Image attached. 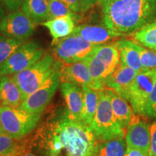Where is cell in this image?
<instances>
[{"instance_id":"24","label":"cell","mask_w":156,"mask_h":156,"mask_svg":"<svg viewBox=\"0 0 156 156\" xmlns=\"http://www.w3.org/2000/svg\"><path fill=\"white\" fill-rule=\"evenodd\" d=\"M133 38L144 47L156 51V20L135 31Z\"/></svg>"},{"instance_id":"28","label":"cell","mask_w":156,"mask_h":156,"mask_svg":"<svg viewBox=\"0 0 156 156\" xmlns=\"http://www.w3.org/2000/svg\"><path fill=\"white\" fill-rule=\"evenodd\" d=\"M17 147L15 139L5 133L0 134V156H12Z\"/></svg>"},{"instance_id":"2","label":"cell","mask_w":156,"mask_h":156,"mask_svg":"<svg viewBox=\"0 0 156 156\" xmlns=\"http://www.w3.org/2000/svg\"><path fill=\"white\" fill-rule=\"evenodd\" d=\"M103 24L111 30L130 34L155 20L156 0H106Z\"/></svg>"},{"instance_id":"20","label":"cell","mask_w":156,"mask_h":156,"mask_svg":"<svg viewBox=\"0 0 156 156\" xmlns=\"http://www.w3.org/2000/svg\"><path fill=\"white\" fill-rule=\"evenodd\" d=\"M83 92V110L81 116V122L90 126L96 114L100 92L87 87H82Z\"/></svg>"},{"instance_id":"33","label":"cell","mask_w":156,"mask_h":156,"mask_svg":"<svg viewBox=\"0 0 156 156\" xmlns=\"http://www.w3.org/2000/svg\"><path fill=\"white\" fill-rule=\"evenodd\" d=\"M80 5L81 12H85L90 9L92 8L98 0H79Z\"/></svg>"},{"instance_id":"15","label":"cell","mask_w":156,"mask_h":156,"mask_svg":"<svg viewBox=\"0 0 156 156\" xmlns=\"http://www.w3.org/2000/svg\"><path fill=\"white\" fill-rule=\"evenodd\" d=\"M73 34L77 35L85 39L87 42L95 46L106 44L107 43L124 36L102 25H81L75 27Z\"/></svg>"},{"instance_id":"23","label":"cell","mask_w":156,"mask_h":156,"mask_svg":"<svg viewBox=\"0 0 156 156\" xmlns=\"http://www.w3.org/2000/svg\"><path fill=\"white\" fill-rule=\"evenodd\" d=\"M126 147V140L122 137L99 142L95 156H124Z\"/></svg>"},{"instance_id":"19","label":"cell","mask_w":156,"mask_h":156,"mask_svg":"<svg viewBox=\"0 0 156 156\" xmlns=\"http://www.w3.org/2000/svg\"><path fill=\"white\" fill-rule=\"evenodd\" d=\"M117 44L120 55V63L137 72L142 71L138 44L129 40L118 41Z\"/></svg>"},{"instance_id":"11","label":"cell","mask_w":156,"mask_h":156,"mask_svg":"<svg viewBox=\"0 0 156 156\" xmlns=\"http://www.w3.org/2000/svg\"><path fill=\"white\" fill-rule=\"evenodd\" d=\"M36 26V23L23 11H12L0 20V34L25 41L34 34Z\"/></svg>"},{"instance_id":"5","label":"cell","mask_w":156,"mask_h":156,"mask_svg":"<svg viewBox=\"0 0 156 156\" xmlns=\"http://www.w3.org/2000/svg\"><path fill=\"white\" fill-rule=\"evenodd\" d=\"M58 64V60L55 61L54 56L47 53L28 69L10 75L22 93L23 101L41 86Z\"/></svg>"},{"instance_id":"14","label":"cell","mask_w":156,"mask_h":156,"mask_svg":"<svg viewBox=\"0 0 156 156\" xmlns=\"http://www.w3.org/2000/svg\"><path fill=\"white\" fill-rule=\"evenodd\" d=\"M60 90L66 106V114L70 119L81 122L83 110V92L81 87L70 83H62Z\"/></svg>"},{"instance_id":"16","label":"cell","mask_w":156,"mask_h":156,"mask_svg":"<svg viewBox=\"0 0 156 156\" xmlns=\"http://www.w3.org/2000/svg\"><path fill=\"white\" fill-rule=\"evenodd\" d=\"M139 72L120 63L114 73L108 78L105 87L112 89L125 98L132 82Z\"/></svg>"},{"instance_id":"25","label":"cell","mask_w":156,"mask_h":156,"mask_svg":"<svg viewBox=\"0 0 156 156\" xmlns=\"http://www.w3.org/2000/svg\"><path fill=\"white\" fill-rule=\"evenodd\" d=\"M24 42L5 36H0V64L6 61Z\"/></svg>"},{"instance_id":"9","label":"cell","mask_w":156,"mask_h":156,"mask_svg":"<svg viewBox=\"0 0 156 156\" xmlns=\"http://www.w3.org/2000/svg\"><path fill=\"white\" fill-rule=\"evenodd\" d=\"M62 64H63L62 62L58 60L57 67L49 77L44 82L41 86L23 101L20 106V108L32 114H41L61 85L60 71Z\"/></svg>"},{"instance_id":"10","label":"cell","mask_w":156,"mask_h":156,"mask_svg":"<svg viewBox=\"0 0 156 156\" xmlns=\"http://www.w3.org/2000/svg\"><path fill=\"white\" fill-rule=\"evenodd\" d=\"M156 81V69L142 70L132 82L125 99L131 104L134 114L146 116L148 98Z\"/></svg>"},{"instance_id":"1","label":"cell","mask_w":156,"mask_h":156,"mask_svg":"<svg viewBox=\"0 0 156 156\" xmlns=\"http://www.w3.org/2000/svg\"><path fill=\"white\" fill-rule=\"evenodd\" d=\"M43 156H95L99 141L90 126L70 119L64 112L37 134Z\"/></svg>"},{"instance_id":"13","label":"cell","mask_w":156,"mask_h":156,"mask_svg":"<svg viewBox=\"0 0 156 156\" xmlns=\"http://www.w3.org/2000/svg\"><path fill=\"white\" fill-rule=\"evenodd\" d=\"M60 77L62 83H73L81 87H87L94 90H101L91 77L85 60L71 64H62Z\"/></svg>"},{"instance_id":"31","label":"cell","mask_w":156,"mask_h":156,"mask_svg":"<svg viewBox=\"0 0 156 156\" xmlns=\"http://www.w3.org/2000/svg\"><path fill=\"white\" fill-rule=\"evenodd\" d=\"M8 10L16 11L23 5L25 0H0Z\"/></svg>"},{"instance_id":"27","label":"cell","mask_w":156,"mask_h":156,"mask_svg":"<svg viewBox=\"0 0 156 156\" xmlns=\"http://www.w3.org/2000/svg\"><path fill=\"white\" fill-rule=\"evenodd\" d=\"M142 70L156 69V51L138 44Z\"/></svg>"},{"instance_id":"6","label":"cell","mask_w":156,"mask_h":156,"mask_svg":"<svg viewBox=\"0 0 156 156\" xmlns=\"http://www.w3.org/2000/svg\"><path fill=\"white\" fill-rule=\"evenodd\" d=\"M41 114H32L18 108L0 106V124L4 132L15 140L30 134L36 128Z\"/></svg>"},{"instance_id":"4","label":"cell","mask_w":156,"mask_h":156,"mask_svg":"<svg viewBox=\"0 0 156 156\" xmlns=\"http://www.w3.org/2000/svg\"><path fill=\"white\" fill-rule=\"evenodd\" d=\"M100 92V101L95 116L90 125L99 142L114 138H124L126 130L121 127L114 117L111 102L109 88L105 87Z\"/></svg>"},{"instance_id":"37","label":"cell","mask_w":156,"mask_h":156,"mask_svg":"<svg viewBox=\"0 0 156 156\" xmlns=\"http://www.w3.org/2000/svg\"><path fill=\"white\" fill-rule=\"evenodd\" d=\"M3 133H5V132H4L3 129H2V127L1 124H0V134H3Z\"/></svg>"},{"instance_id":"35","label":"cell","mask_w":156,"mask_h":156,"mask_svg":"<svg viewBox=\"0 0 156 156\" xmlns=\"http://www.w3.org/2000/svg\"><path fill=\"white\" fill-rule=\"evenodd\" d=\"M14 156H37V155H35L34 153H31V152H24V153H22V155H21V153H20V151H18Z\"/></svg>"},{"instance_id":"21","label":"cell","mask_w":156,"mask_h":156,"mask_svg":"<svg viewBox=\"0 0 156 156\" xmlns=\"http://www.w3.org/2000/svg\"><path fill=\"white\" fill-rule=\"evenodd\" d=\"M42 25L48 28L54 41L69 36L75 30V22L72 17L64 16L46 21Z\"/></svg>"},{"instance_id":"3","label":"cell","mask_w":156,"mask_h":156,"mask_svg":"<svg viewBox=\"0 0 156 156\" xmlns=\"http://www.w3.org/2000/svg\"><path fill=\"white\" fill-rule=\"evenodd\" d=\"M85 61L93 80L102 90L106 81L120 64L117 41L97 46Z\"/></svg>"},{"instance_id":"32","label":"cell","mask_w":156,"mask_h":156,"mask_svg":"<svg viewBox=\"0 0 156 156\" xmlns=\"http://www.w3.org/2000/svg\"><path fill=\"white\" fill-rule=\"evenodd\" d=\"M74 13L81 12L79 0H62Z\"/></svg>"},{"instance_id":"36","label":"cell","mask_w":156,"mask_h":156,"mask_svg":"<svg viewBox=\"0 0 156 156\" xmlns=\"http://www.w3.org/2000/svg\"><path fill=\"white\" fill-rule=\"evenodd\" d=\"M3 4L0 1V20L5 15V9H4Z\"/></svg>"},{"instance_id":"30","label":"cell","mask_w":156,"mask_h":156,"mask_svg":"<svg viewBox=\"0 0 156 156\" xmlns=\"http://www.w3.org/2000/svg\"><path fill=\"white\" fill-rule=\"evenodd\" d=\"M151 146H150L148 156H156V122L151 126Z\"/></svg>"},{"instance_id":"8","label":"cell","mask_w":156,"mask_h":156,"mask_svg":"<svg viewBox=\"0 0 156 156\" xmlns=\"http://www.w3.org/2000/svg\"><path fill=\"white\" fill-rule=\"evenodd\" d=\"M44 54V50L34 41L24 42L6 61L0 64V75H12L28 69Z\"/></svg>"},{"instance_id":"7","label":"cell","mask_w":156,"mask_h":156,"mask_svg":"<svg viewBox=\"0 0 156 156\" xmlns=\"http://www.w3.org/2000/svg\"><path fill=\"white\" fill-rule=\"evenodd\" d=\"M52 46L54 56L66 64L85 60L97 46L73 34L59 40H54Z\"/></svg>"},{"instance_id":"22","label":"cell","mask_w":156,"mask_h":156,"mask_svg":"<svg viewBox=\"0 0 156 156\" xmlns=\"http://www.w3.org/2000/svg\"><path fill=\"white\" fill-rule=\"evenodd\" d=\"M22 11L36 23H41L49 20L48 0H25Z\"/></svg>"},{"instance_id":"18","label":"cell","mask_w":156,"mask_h":156,"mask_svg":"<svg viewBox=\"0 0 156 156\" xmlns=\"http://www.w3.org/2000/svg\"><path fill=\"white\" fill-rule=\"evenodd\" d=\"M109 92L115 119L121 127L126 130L134 115L133 109L124 98L121 96L112 89H109Z\"/></svg>"},{"instance_id":"26","label":"cell","mask_w":156,"mask_h":156,"mask_svg":"<svg viewBox=\"0 0 156 156\" xmlns=\"http://www.w3.org/2000/svg\"><path fill=\"white\" fill-rule=\"evenodd\" d=\"M48 2L49 20L64 16H70L73 19L77 17V15L72 12L62 0H48Z\"/></svg>"},{"instance_id":"29","label":"cell","mask_w":156,"mask_h":156,"mask_svg":"<svg viewBox=\"0 0 156 156\" xmlns=\"http://www.w3.org/2000/svg\"><path fill=\"white\" fill-rule=\"evenodd\" d=\"M145 115L151 118L156 119V81L153 91L148 98Z\"/></svg>"},{"instance_id":"17","label":"cell","mask_w":156,"mask_h":156,"mask_svg":"<svg viewBox=\"0 0 156 156\" xmlns=\"http://www.w3.org/2000/svg\"><path fill=\"white\" fill-rule=\"evenodd\" d=\"M23 102L22 93L11 76H2L0 82V106L18 108Z\"/></svg>"},{"instance_id":"34","label":"cell","mask_w":156,"mask_h":156,"mask_svg":"<svg viewBox=\"0 0 156 156\" xmlns=\"http://www.w3.org/2000/svg\"><path fill=\"white\" fill-rule=\"evenodd\" d=\"M124 156H148V155L145 153H143V152L140 151V150L127 146L125 155Z\"/></svg>"},{"instance_id":"39","label":"cell","mask_w":156,"mask_h":156,"mask_svg":"<svg viewBox=\"0 0 156 156\" xmlns=\"http://www.w3.org/2000/svg\"><path fill=\"white\" fill-rule=\"evenodd\" d=\"M2 76L0 75V82H1V79H2Z\"/></svg>"},{"instance_id":"38","label":"cell","mask_w":156,"mask_h":156,"mask_svg":"<svg viewBox=\"0 0 156 156\" xmlns=\"http://www.w3.org/2000/svg\"><path fill=\"white\" fill-rule=\"evenodd\" d=\"M105 1H106V0H98V2L100 3V5H101L103 2H104Z\"/></svg>"},{"instance_id":"12","label":"cell","mask_w":156,"mask_h":156,"mask_svg":"<svg viewBox=\"0 0 156 156\" xmlns=\"http://www.w3.org/2000/svg\"><path fill=\"white\" fill-rule=\"evenodd\" d=\"M143 116L134 114L126 130L125 140L127 146L149 153L151 146V127Z\"/></svg>"}]
</instances>
